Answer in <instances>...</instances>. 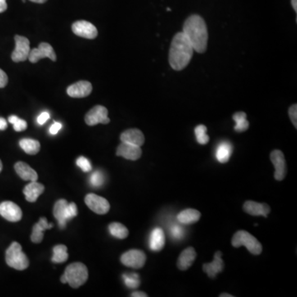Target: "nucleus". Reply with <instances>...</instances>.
Instances as JSON below:
<instances>
[{
	"label": "nucleus",
	"instance_id": "nucleus-45",
	"mask_svg": "<svg viewBox=\"0 0 297 297\" xmlns=\"http://www.w3.org/2000/svg\"><path fill=\"white\" fill-rule=\"evenodd\" d=\"M291 5L295 12H297V0H291Z\"/></svg>",
	"mask_w": 297,
	"mask_h": 297
},
{
	"label": "nucleus",
	"instance_id": "nucleus-20",
	"mask_svg": "<svg viewBox=\"0 0 297 297\" xmlns=\"http://www.w3.org/2000/svg\"><path fill=\"white\" fill-rule=\"evenodd\" d=\"M53 227V225L48 223V221L45 217H42L39 220L34 226H33V233L31 235V240L35 244H39L42 242L44 237L43 232L46 230H51Z\"/></svg>",
	"mask_w": 297,
	"mask_h": 297
},
{
	"label": "nucleus",
	"instance_id": "nucleus-48",
	"mask_svg": "<svg viewBox=\"0 0 297 297\" xmlns=\"http://www.w3.org/2000/svg\"><path fill=\"white\" fill-rule=\"evenodd\" d=\"M220 297H233V295L227 294V293H222L220 295Z\"/></svg>",
	"mask_w": 297,
	"mask_h": 297
},
{
	"label": "nucleus",
	"instance_id": "nucleus-16",
	"mask_svg": "<svg viewBox=\"0 0 297 297\" xmlns=\"http://www.w3.org/2000/svg\"><path fill=\"white\" fill-rule=\"evenodd\" d=\"M244 212L254 217H267L270 207L265 203H258L253 201H247L244 204Z\"/></svg>",
	"mask_w": 297,
	"mask_h": 297
},
{
	"label": "nucleus",
	"instance_id": "nucleus-28",
	"mask_svg": "<svg viewBox=\"0 0 297 297\" xmlns=\"http://www.w3.org/2000/svg\"><path fill=\"white\" fill-rule=\"evenodd\" d=\"M233 120L235 121V131L237 132H244L249 129V123L247 121L246 113L239 112L233 115Z\"/></svg>",
	"mask_w": 297,
	"mask_h": 297
},
{
	"label": "nucleus",
	"instance_id": "nucleus-37",
	"mask_svg": "<svg viewBox=\"0 0 297 297\" xmlns=\"http://www.w3.org/2000/svg\"><path fill=\"white\" fill-rule=\"evenodd\" d=\"M78 215V209H77V206L75 203H70L68 205V208H67V219L68 221L69 220L73 219L74 217H77Z\"/></svg>",
	"mask_w": 297,
	"mask_h": 297
},
{
	"label": "nucleus",
	"instance_id": "nucleus-10",
	"mask_svg": "<svg viewBox=\"0 0 297 297\" xmlns=\"http://www.w3.org/2000/svg\"><path fill=\"white\" fill-rule=\"evenodd\" d=\"M44 58H49L52 61H55L56 55H55L53 47L51 45L46 43V42H42L37 48H34L30 51L28 60H30L32 63H37L41 59H44Z\"/></svg>",
	"mask_w": 297,
	"mask_h": 297
},
{
	"label": "nucleus",
	"instance_id": "nucleus-39",
	"mask_svg": "<svg viewBox=\"0 0 297 297\" xmlns=\"http://www.w3.org/2000/svg\"><path fill=\"white\" fill-rule=\"evenodd\" d=\"M61 128H62V124L60 122H55L53 125H51L49 132L51 135H56L58 132H60Z\"/></svg>",
	"mask_w": 297,
	"mask_h": 297
},
{
	"label": "nucleus",
	"instance_id": "nucleus-11",
	"mask_svg": "<svg viewBox=\"0 0 297 297\" xmlns=\"http://www.w3.org/2000/svg\"><path fill=\"white\" fill-rule=\"evenodd\" d=\"M72 31L78 37L86 39H94L97 36V30L93 24L88 21L80 20L73 23Z\"/></svg>",
	"mask_w": 297,
	"mask_h": 297
},
{
	"label": "nucleus",
	"instance_id": "nucleus-26",
	"mask_svg": "<svg viewBox=\"0 0 297 297\" xmlns=\"http://www.w3.org/2000/svg\"><path fill=\"white\" fill-rule=\"evenodd\" d=\"M201 218L200 212L194 209H186L177 215L178 222L184 225L196 223Z\"/></svg>",
	"mask_w": 297,
	"mask_h": 297
},
{
	"label": "nucleus",
	"instance_id": "nucleus-50",
	"mask_svg": "<svg viewBox=\"0 0 297 297\" xmlns=\"http://www.w3.org/2000/svg\"><path fill=\"white\" fill-rule=\"evenodd\" d=\"M167 10H168V11H171L170 9H169V8H168V9H167Z\"/></svg>",
	"mask_w": 297,
	"mask_h": 297
},
{
	"label": "nucleus",
	"instance_id": "nucleus-31",
	"mask_svg": "<svg viewBox=\"0 0 297 297\" xmlns=\"http://www.w3.org/2000/svg\"><path fill=\"white\" fill-rule=\"evenodd\" d=\"M123 281L127 287L134 289L139 287L141 285V279L137 273H126L122 276Z\"/></svg>",
	"mask_w": 297,
	"mask_h": 297
},
{
	"label": "nucleus",
	"instance_id": "nucleus-21",
	"mask_svg": "<svg viewBox=\"0 0 297 297\" xmlns=\"http://www.w3.org/2000/svg\"><path fill=\"white\" fill-rule=\"evenodd\" d=\"M44 190L43 185L37 181H31L30 183H28L23 189V193L25 195L26 200L29 203H35L40 195L43 193Z\"/></svg>",
	"mask_w": 297,
	"mask_h": 297
},
{
	"label": "nucleus",
	"instance_id": "nucleus-2",
	"mask_svg": "<svg viewBox=\"0 0 297 297\" xmlns=\"http://www.w3.org/2000/svg\"><path fill=\"white\" fill-rule=\"evenodd\" d=\"M193 47L184 33H178L171 42L168 61L175 70H182L188 65L193 55Z\"/></svg>",
	"mask_w": 297,
	"mask_h": 297
},
{
	"label": "nucleus",
	"instance_id": "nucleus-19",
	"mask_svg": "<svg viewBox=\"0 0 297 297\" xmlns=\"http://www.w3.org/2000/svg\"><path fill=\"white\" fill-rule=\"evenodd\" d=\"M69 203L65 199H60L57 201L54 206V217L57 220L58 224L60 229H64L66 226L67 221V208Z\"/></svg>",
	"mask_w": 297,
	"mask_h": 297
},
{
	"label": "nucleus",
	"instance_id": "nucleus-17",
	"mask_svg": "<svg viewBox=\"0 0 297 297\" xmlns=\"http://www.w3.org/2000/svg\"><path fill=\"white\" fill-rule=\"evenodd\" d=\"M221 256H222L221 252H217V253H215L214 260L212 261V263H205V264L203 265L204 272H207V274L211 278H215L219 272L223 271L225 265H224V262L222 258H221Z\"/></svg>",
	"mask_w": 297,
	"mask_h": 297
},
{
	"label": "nucleus",
	"instance_id": "nucleus-49",
	"mask_svg": "<svg viewBox=\"0 0 297 297\" xmlns=\"http://www.w3.org/2000/svg\"><path fill=\"white\" fill-rule=\"evenodd\" d=\"M2 169H3L2 161H1V160H0V173H1V171H2Z\"/></svg>",
	"mask_w": 297,
	"mask_h": 297
},
{
	"label": "nucleus",
	"instance_id": "nucleus-24",
	"mask_svg": "<svg viewBox=\"0 0 297 297\" xmlns=\"http://www.w3.org/2000/svg\"><path fill=\"white\" fill-rule=\"evenodd\" d=\"M14 168L22 179L25 181H37L38 179L37 172L24 162H18L14 165Z\"/></svg>",
	"mask_w": 297,
	"mask_h": 297
},
{
	"label": "nucleus",
	"instance_id": "nucleus-47",
	"mask_svg": "<svg viewBox=\"0 0 297 297\" xmlns=\"http://www.w3.org/2000/svg\"><path fill=\"white\" fill-rule=\"evenodd\" d=\"M60 281H61L62 283H67L66 278H65V275L63 274L62 276L60 277Z\"/></svg>",
	"mask_w": 297,
	"mask_h": 297
},
{
	"label": "nucleus",
	"instance_id": "nucleus-40",
	"mask_svg": "<svg viewBox=\"0 0 297 297\" xmlns=\"http://www.w3.org/2000/svg\"><path fill=\"white\" fill-rule=\"evenodd\" d=\"M50 119V114L47 112H44V113H41L38 118H37V123L39 125H44L46 123V121Z\"/></svg>",
	"mask_w": 297,
	"mask_h": 297
},
{
	"label": "nucleus",
	"instance_id": "nucleus-6",
	"mask_svg": "<svg viewBox=\"0 0 297 297\" xmlns=\"http://www.w3.org/2000/svg\"><path fill=\"white\" fill-rule=\"evenodd\" d=\"M15 40V49L12 53V60L14 62H23L28 60L30 53V42L25 37L16 35Z\"/></svg>",
	"mask_w": 297,
	"mask_h": 297
},
{
	"label": "nucleus",
	"instance_id": "nucleus-32",
	"mask_svg": "<svg viewBox=\"0 0 297 297\" xmlns=\"http://www.w3.org/2000/svg\"><path fill=\"white\" fill-rule=\"evenodd\" d=\"M207 131H208V128L204 125H199L194 130L196 141L200 145H206L209 142L210 138L207 134Z\"/></svg>",
	"mask_w": 297,
	"mask_h": 297
},
{
	"label": "nucleus",
	"instance_id": "nucleus-9",
	"mask_svg": "<svg viewBox=\"0 0 297 297\" xmlns=\"http://www.w3.org/2000/svg\"><path fill=\"white\" fill-rule=\"evenodd\" d=\"M86 205L88 206L91 211L98 215H105L110 210V204L109 201L105 198L96 195V194L90 193L85 196Z\"/></svg>",
	"mask_w": 297,
	"mask_h": 297
},
{
	"label": "nucleus",
	"instance_id": "nucleus-34",
	"mask_svg": "<svg viewBox=\"0 0 297 297\" xmlns=\"http://www.w3.org/2000/svg\"><path fill=\"white\" fill-rule=\"evenodd\" d=\"M9 122L11 124L14 125V129L18 132H23L28 127L27 122L25 120H23V119H20L17 116H10V118H9Z\"/></svg>",
	"mask_w": 297,
	"mask_h": 297
},
{
	"label": "nucleus",
	"instance_id": "nucleus-1",
	"mask_svg": "<svg viewBox=\"0 0 297 297\" xmlns=\"http://www.w3.org/2000/svg\"><path fill=\"white\" fill-rule=\"evenodd\" d=\"M189 42L198 53H204L208 48V32L204 19L199 15L194 14L188 17L182 28Z\"/></svg>",
	"mask_w": 297,
	"mask_h": 297
},
{
	"label": "nucleus",
	"instance_id": "nucleus-33",
	"mask_svg": "<svg viewBox=\"0 0 297 297\" xmlns=\"http://www.w3.org/2000/svg\"><path fill=\"white\" fill-rule=\"evenodd\" d=\"M89 182L91 186L93 187H101L105 182V176L101 171H95L92 175L90 176Z\"/></svg>",
	"mask_w": 297,
	"mask_h": 297
},
{
	"label": "nucleus",
	"instance_id": "nucleus-36",
	"mask_svg": "<svg viewBox=\"0 0 297 297\" xmlns=\"http://www.w3.org/2000/svg\"><path fill=\"white\" fill-rule=\"evenodd\" d=\"M171 236L174 240H179L183 237L184 235V230L182 227L177 225H173L170 229Z\"/></svg>",
	"mask_w": 297,
	"mask_h": 297
},
{
	"label": "nucleus",
	"instance_id": "nucleus-38",
	"mask_svg": "<svg viewBox=\"0 0 297 297\" xmlns=\"http://www.w3.org/2000/svg\"><path fill=\"white\" fill-rule=\"evenodd\" d=\"M289 117H290V120L292 122V124L294 127H297V105L294 104L289 109Z\"/></svg>",
	"mask_w": 297,
	"mask_h": 297
},
{
	"label": "nucleus",
	"instance_id": "nucleus-14",
	"mask_svg": "<svg viewBox=\"0 0 297 297\" xmlns=\"http://www.w3.org/2000/svg\"><path fill=\"white\" fill-rule=\"evenodd\" d=\"M92 90V86L88 81H78L67 88V93L69 97L80 98L88 97Z\"/></svg>",
	"mask_w": 297,
	"mask_h": 297
},
{
	"label": "nucleus",
	"instance_id": "nucleus-29",
	"mask_svg": "<svg viewBox=\"0 0 297 297\" xmlns=\"http://www.w3.org/2000/svg\"><path fill=\"white\" fill-rule=\"evenodd\" d=\"M109 230L113 237L118 238L120 240L126 239L129 235V231L127 230V227L118 222H113V223L110 224Z\"/></svg>",
	"mask_w": 297,
	"mask_h": 297
},
{
	"label": "nucleus",
	"instance_id": "nucleus-12",
	"mask_svg": "<svg viewBox=\"0 0 297 297\" xmlns=\"http://www.w3.org/2000/svg\"><path fill=\"white\" fill-rule=\"evenodd\" d=\"M0 215L7 221L18 222L23 217V212L17 204L10 201H6L0 204Z\"/></svg>",
	"mask_w": 297,
	"mask_h": 297
},
{
	"label": "nucleus",
	"instance_id": "nucleus-44",
	"mask_svg": "<svg viewBox=\"0 0 297 297\" xmlns=\"http://www.w3.org/2000/svg\"><path fill=\"white\" fill-rule=\"evenodd\" d=\"M132 297H147V294H145V292H142V291H136V292H133L132 294Z\"/></svg>",
	"mask_w": 297,
	"mask_h": 297
},
{
	"label": "nucleus",
	"instance_id": "nucleus-18",
	"mask_svg": "<svg viewBox=\"0 0 297 297\" xmlns=\"http://www.w3.org/2000/svg\"><path fill=\"white\" fill-rule=\"evenodd\" d=\"M122 142L132 144L141 147L145 143V136L142 132L138 129H129L122 132L120 136Z\"/></svg>",
	"mask_w": 297,
	"mask_h": 297
},
{
	"label": "nucleus",
	"instance_id": "nucleus-8",
	"mask_svg": "<svg viewBox=\"0 0 297 297\" xmlns=\"http://www.w3.org/2000/svg\"><path fill=\"white\" fill-rule=\"evenodd\" d=\"M146 256L145 253L138 249H132L122 254L121 262L122 264L132 268H141L144 267Z\"/></svg>",
	"mask_w": 297,
	"mask_h": 297
},
{
	"label": "nucleus",
	"instance_id": "nucleus-7",
	"mask_svg": "<svg viewBox=\"0 0 297 297\" xmlns=\"http://www.w3.org/2000/svg\"><path fill=\"white\" fill-rule=\"evenodd\" d=\"M86 124L95 126L97 124H109V111L105 107L97 105L92 108L85 116Z\"/></svg>",
	"mask_w": 297,
	"mask_h": 297
},
{
	"label": "nucleus",
	"instance_id": "nucleus-43",
	"mask_svg": "<svg viewBox=\"0 0 297 297\" xmlns=\"http://www.w3.org/2000/svg\"><path fill=\"white\" fill-rule=\"evenodd\" d=\"M8 5L6 0H0V13H4V12L7 10Z\"/></svg>",
	"mask_w": 297,
	"mask_h": 297
},
{
	"label": "nucleus",
	"instance_id": "nucleus-5",
	"mask_svg": "<svg viewBox=\"0 0 297 297\" xmlns=\"http://www.w3.org/2000/svg\"><path fill=\"white\" fill-rule=\"evenodd\" d=\"M232 245L235 248L246 247L252 254L258 255L263 251V246L253 235L244 231H238L232 238Z\"/></svg>",
	"mask_w": 297,
	"mask_h": 297
},
{
	"label": "nucleus",
	"instance_id": "nucleus-15",
	"mask_svg": "<svg viewBox=\"0 0 297 297\" xmlns=\"http://www.w3.org/2000/svg\"><path fill=\"white\" fill-rule=\"evenodd\" d=\"M141 154L142 150L140 146L126 142H122L117 150L118 156L123 157L129 160H137L141 158Z\"/></svg>",
	"mask_w": 297,
	"mask_h": 297
},
{
	"label": "nucleus",
	"instance_id": "nucleus-46",
	"mask_svg": "<svg viewBox=\"0 0 297 297\" xmlns=\"http://www.w3.org/2000/svg\"><path fill=\"white\" fill-rule=\"evenodd\" d=\"M32 2L37 3V4H44L47 0H30Z\"/></svg>",
	"mask_w": 297,
	"mask_h": 297
},
{
	"label": "nucleus",
	"instance_id": "nucleus-30",
	"mask_svg": "<svg viewBox=\"0 0 297 297\" xmlns=\"http://www.w3.org/2000/svg\"><path fill=\"white\" fill-rule=\"evenodd\" d=\"M69 258V254L67 253V247L64 244H59L54 247L53 256L51 261L55 263H65Z\"/></svg>",
	"mask_w": 297,
	"mask_h": 297
},
{
	"label": "nucleus",
	"instance_id": "nucleus-51",
	"mask_svg": "<svg viewBox=\"0 0 297 297\" xmlns=\"http://www.w3.org/2000/svg\"><path fill=\"white\" fill-rule=\"evenodd\" d=\"M23 3H25L26 2V0H23Z\"/></svg>",
	"mask_w": 297,
	"mask_h": 297
},
{
	"label": "nucleus",
	"instance_id": "nucleus-25",
	"mask_svg": "<svg viewBox=\"0 0 297 297\" xmlns=\"http://www.w3.org/2000/svg\"><path fill=\"white\" fill-rule=\"evenodd\" d=\"M232 152V145L229 141H223L217 146L216 150V158L220 163L225 164L229 161Z\"/></svg>",
	"mask_w": 297,
	"mask_h": 297
},
{
	"label": "nucleus",
	"instance_id": "nucleus-27",
	"mask_svg": "<svg viewBox=\"0 0 297 297\" xmlns=\"http://www.w3.org/2000/svg\"><path fill=\"white\" fill-rule=\"evenodd\" d=\"M19 145L27 154L32 155L37 154L41 149L39 141L33 139H22L21 141H19Z\"/></svg>",
	"mask_w": 297,
	"mask_h": 297
},
{
	"label": "nucleus",
	"instance_id": "nucleus-3",
	"mask_svg": "<svg viewBox=\"0 0 297 297\" xmlns=\"http://www.w3.org/2000/svg\"><path fill=\"white\" fill-rule=\"evenodd\" d=\"M6 263L14 269L23 271L28 268L29 260L23 253L21 244L18 242L12 243L6 251Z\"/></svg>",
	"mask_w": 297,
	"mask_h": 297
},
{
	"label": "nucleus",
	"instance_id": "nucleus-4",
	"mask_svg": "<svg viewBox=\"0 0 297 297\" xmlns=\"http://www.w3.org/2000/svg\"><path fill=\"white\" fill-rule=\"evenodd\" d=\"M64 275L69 286L78 288L85 283L88 280V268L82 263H71L66 267Z\"/></svg>",
	"mask_w": 297,
	"mask_h": 297
},
{
	"label": "nucleus",
	"instance_id": "nucleus-22",
	"mask_svg": "<svg viewBox=\"0 0 297 297\" xmlns=\"http://www.w3.org/2000/svg\"><path fill=\"white\" fill-rule=\"evenodd\" d=\"M196 258V253L192 247L184 249L180 254L177 261V267L182 271L188 269Z\"/></svg>",
	"mask_w": 297,
	"mask_h": 297
},
{
	"label": "nucleus",
	"instance_id": "nucleus-42",
	"mask_svg": "<svg viewBox=\"0 0 297 297\" xmlns=\"http://www.w3.org/2000/svg\"><path fill=\"white\" fill-rule=\"evenodd\" d=\"M7 121L5 120V118H0V131H5L7 129Z\"/></svg>",
	"mask_w": 297,
	"mask_h": 297
},
{
	"label": "nucleus",
	"instance_id": "nucleus-41",
	"mask_svg": "<svg viewBox=\"0 0 297 297\" xmlns=\"http://www.w3.org/2000/svg\"><path fill=\"white\" fill-rule=\"evenodd\" d=\"M8 78L7 74L4 70L0 69V88H5V86L7 85Z\"/></svg>",
	"mask_w": 297,
	"mask_h": 297
},
{
	"label": "nucleus",
	"instance_id": "nucleus-35",
	"mask_svg": "<svg viewBox=\"0 0 297 297\" xmlns=\"http://www.w3.org/2000/svg\"><path fill=\"white\" fill-rule=\"evenodd\" d=\"M76 164L81 168V170L85 172V173H88L92 170V165L90 164L89 160L86 159L85 157H78L76 160Z\"/></svg>",
	"mask_w": 297,
	"mask_h": 297
},
{
	"label": "nucleus",
	"instance_id": "nucleus-13",
	"mask_svg": "<svg viewBox=\"0 0 297 297\" xmlns=\"http://www.w3.org/2000/svg\"><path fill=\"white\" fill-rule=\"evenodd\" d=\"M271 161L275 167L274 177L276 180L281 181L286 177V165L285 157L281 150H275L271 153Z\"/></svg>",
	"mask_w": 297,
	"mask_h": 297
},
{
	"label": "nucleus",
	"instance_id": "nucleus-23",
	"mask_svg": "<svg viewBox=\"0 0 297 297\" xmlns=\"http://www.w3.org/2000/svg\"><path fill=\"white\" fill-rule=\"evenodd\" d=\"M150 248L153 251H160L165 244V235L161 228L154 229L150 236Z\"/></svg>",
	"mask_w": 297,
	"mask_h": 297
}]
</instances>
